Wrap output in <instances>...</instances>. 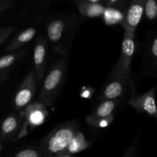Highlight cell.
Returning <instances> with one entry per match:
<instances>
[{"label": "cell", "instance_id": "6da1fadb", "mask_svg": "<svg viewBox=\"0 0 157 157\" xmlns=\"http://www.w3.org/2000/svg\"><path fill=\"white\" fill-rule=\"evenodd\" d=\"M76 133V127L71 124L54 129L41 140L43 153L48 156H59L67 151Z\"/></svg>", "mask_w": 157, "mask_h": 157}, {"label": "cell", "instance_id": "7a4b0ae2", "mask_svg": "<svg viewBox=\"0 0 157 157\" xmlns=\"http://www.w3.org/2000/svg\"><path fill=\"white\" fill-rule=\"evenodd\" d=\"M65 68L66 61L63 59L57 61L50 71L44 80L40 94L39 101L41 104L48 105L52 102L63 81Z\"/></svg>", "mask_w": 157, "mask_h": 157}, {"label": "cell", "instance_id": "3957f363", "mask_svg": "<svg viewBox=\"0 0 157 157\" xmlns=\"http://www.w3.org/2000/svg\"><path fill=\"white\" fill-rule=\"evenodd\" d=\"M134 52V33L125 31L121 54L117 64L113 69L112 78H119L126 83L130 81V67Z\"/></svg>", "mask_w": 157, "mask_h": 157}, {"label": "cell", "instance_id": "277c9868", "mask_svg": "<svg viewBox=\"0 0 157 157\" xmlns=\"http://www.w3.org/2000/svg\"><path fill=\"white\" fill-rule=\"evenodd\" d=\"M35 78L33 70L27 75L15 97L14 105L17 109L27 106L32 101L35 93Z\"/></svg>", "mask_w": 157, "mask_h": 157}, {"label": "cell", "instance_id": "5b68a950", "mask_svg": "<svg viewBox=\"0 0 157 157\" xmlns=\"http://www.w3.org/2000/svg\"><path fill=\"white\" fill-rule=\"evenodd\" d=\"M144 4L145 2L143 0H134L130 2L123 21V27L124 28L125 31L134 33L136 27L142 18Z\"/></svg>", "mask_w": 157, "mask_h": 157}, {"label": "cell", "instance_id": "8992f818", "mask_svg": "<svg viewBox=\"0 0 157 157\" xmlns=\"http://www.w3.org/2000/svg\"><path fill=\"white\" fill-rule=\"evenodd\" d=\"M155 90L156 87L138 98H132L130 101V104L135 107L138 111L146 112L150 115L156 116V107L154 99Z\"/></svg>", "mask_w": 157, "mask_h": 157}, {"label": "cell", "instance_id": "52a82bcc", "mask_svg": "<svg viewBox=\"0 0 157 157\" xmlns=\"http://www.w3.org/2000/svg\"><path fill=\"white\" fill-rule=\"evenodd\" d=\"M45 41L43 38H38L34 48V63L35 67V75L37 80L41 82L43 80L45 68L46 48Z\"/></svg>", "mask_w": 157, "mask_h": 157}, {"label": "cell", "instance_id": "ba28073f", "mask_svg": "<svg viewBox=\"0 0 157 157\" xmlns=\"http://www.w3.org/2000/svg\"><path fill=\"white\" fill-rule=\"evenodd\" d=\"M115 107H116L115 101H103L95 110L94 113L87 117V122L93 125L100 124L110 116L112 112L114 110Z\"/></svg>", "mask_w": 157, "mask_h": 157}, {"label": "cell", "instance_id": "9c48e42d", "mask_svg": "<svg viewBox=\"0 0 157 157\" xmlns=\"http://www.w3.org/2000/svg\"><path fill=\"white\" fill-rule=\"evenodd\" d=\"M127 84V83L123 80L113 78V80H111L104 87L101 99L104 101H113L114 99H117L124 93V85Z\"/></svg>", "mask_w": 157, "mask_h": 157}, {"label": "cell", "instance_id": "30bf717a", "mask_svg": "<svg viewBox=\"0 0 157 157\" xmlns=\"http://www.w3.org/2000/svg\"><path fill=\"white\" fill-rule=\"evenodd\" d=\"M35 33H36V29L34 28H29L23 31L18 35L17 38L13 40L11 44L8 46L6 52H10V51L15 50V49H18L22 47V45L30 41L35 37Z\"/></svg>", "mask_w": 157, "mask_h": 157}, {"label": "cell", "instance_id": "8fae6325", "mask_svg": "<svg viewBox=\"0 0 157 157\" xmlns=\"http://www.w3.org/2000/svg\"><path fill=\"white\" fill-rule=\"evenodd\" d=\"M64 24L61 20H54L48 26L47 33L49 39L52 42H57L61 38L64 31Z\"/></svg>", "mask_w": 157, "mask_h": 157}, {"label": "cell", "instance_id": "7c38bea8", "mask_svg": "<svg viewBox=\"0 0 157 157\" xmlns=\"http://www.w3.org/2000/svg\"><path fill=\"white\" fill-rule=\"evenodd\" d=\"M18 121L17 116L11 115L3 121L1 127V136L2 138L10 136L17 129Z\"/></svg>", "mask_w": 157, "mask_h": 157}, {"label": "cell", "instance_id": "4fadbf2b", "mask_svg": "<svg viewBox=\"0 0 157 157\" xmlns=\"http://www.w3.org/2000/svg\"><path fill=\"white\" fill-rule=\"evenodd\" d=\"M84 139L83 135L80 133H77L75 134L72 142L71 143L67 151L71 153H75L77 152L81 151L83 149L85 148V146H84Z\"/></svg>", "mask_w": 157, "mask_h": 157}, {"label": "cell", "instance_id": "5bb4252c", "mask_svg": "<svg viewBox=\"0 0 157 157\" xmlns=\"http://www.w3.org/2000/svg\"><path fill=\"white\" fill-rule=\"evenodd\" d=\"M145 14L147 18L153 20L157 15V4L154 0H148L144 4Z\"/></svg>", "mask_w": 157, "mask_h": 157}, {"label": "cell", "instance_id": "9a60e30c", "mask_svg": "<svg viewBox=\"0 0 157 157\" xmlns=\"http://www.w3.org/2000/svg\"><path fill=\"white\" fill-rule=\"evenodd\" d=\"M17 55H18L17 54H13V55H8L2 57L0 58V71L12 66L15 62Z\"/></svg>", "mask_w": 157, "mask_h": 157}, {"label": "cell", "instance_id": "2e32d148", "mask_svg": "<svg viewBox=\"0 0 157 157\" xmlns=\"http://www.w3.org/2000/svg\"><path fill=\"white\" fill-rule=\"evenodd\" d=\"M83 9L85 8L86 10L83 11L82 13L87 15H98L102 12L103 9L101 6L98 5H87V6H82Z\"/></svg>", "mask_w": 157, "mask_h": 157}, {"label": "cell", "instance_id": "e0dca14e", "mask_svg": "<svg viewBox=\"0 0 157 157\" xmlns=\"http://www.w3.org/2000/svg\"><path fill=\"white\" fill-rule=\"evenodd\" d=\"M38 153L33 149H25L18 152L15 157H38Z\"/></svg>", "mask_w": 157, "mask_h": 157}, {"label": "cell", "instance_id": "ac0fdd59", "mask_svg": "<svg viewBox=\"0 0 157 157\" xmlns=\"http://www.w3.org/2000/svg\"><path fill=\"white\" fill-rule=\"evenodd\" d=\"M44 116L40 110H36L30 114V121L34 124H40L43 121Z\"/></svg>", "mask_w": 157, "mask_h": 157}, {"label": "cell", "instance_id": "d6986e66", "mask_svg": "<svg viewBox=\"0 0 157 157\" xmlns=\"http://www.w3.org/2000/svg\"><path fill=\"white\" fill-rule=\"evenodd\" d=\"M136 150H137V146L136 145L135 142H132L130 147L127 150V151L124 153L122 157H133L134 156L135 153H136Z\"/></svg>", "mask_w": 157, "mask_h": 157}, {"label": "cell", "instance_id": "ffe728a7", "mask_svg": "<svg viewBox=\"0 0 157 157\" xmlns=\"http://www.w3.org/2000/svg\"><path fill=\"white\" fill-rule=\"evenodd\" d=\"M14 31L13 28H7V29H0V45L2 43L6 40V38L11 35Z\"/></svg>", "mask_w": 157, "mask_h": 157}, {"label": "cell", "instance_id": "44dd1931", "mask_svg": "<svg viewBox=\"0 0 157 157\" xmlns=\"http://www.w3.org/2000/svg\"><path fill=\"white\" fill-rule=\"evenodd\" d=\"M151 52L152 53H153V56L154 57L157 56V38H155L154 41H153V44H152Z\"/></svg>", "mask_w": 157, "mask_h": 157}, {"label": "cell", "instance_id": "7402d4cb", "mask_svg": "<svg viewBox=\"0 0 157 157\" xmlns=\"http://www.w3.org/2000/svg\"><path fill=\"white\" fill-rule=\"evenodd\" d=\"M5 7H6V6L4 5V2H0V12H1L2 9H4Z\"/></svg>", "mask_w": 157, "mask_h": 157}, {"label": "cell", "instance_id": "603a6c76", "mask_svg": "<svg viewBox=\"0 0 157 157\" xmlns=\"http://www.w3.org/2000/svg\"><path fill=\"white\" fill-rule=\"evenodd\" d=\"M4 79V73L2 71H0V82Z\"/></svg>", "mask_w": 157, "mask_h": 157}]
</instances>
